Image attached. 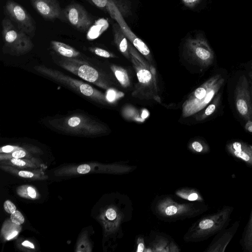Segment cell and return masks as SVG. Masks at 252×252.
I'll return each mask as SVG.
<instances>
[{"label":"cell","mask_w":252,"mask_h":252,"mask_svg":"<svg viewBox=\"0 0 252 252\" xmlns=\"http://www.w3.org/2000/svg\"><path fill=\"white\" fill-rule=\"evenodd\" d=\"M150 209L158 220L171 222L197 217L206 212L209 207L204 202H180L173 194H164L154 198Z\"/></svg>","instance_id":"obj_1"},{"label":"cell","mask_w":252,"mask_h":252,"mask_svg":"<svg viewBox=\"0 0 252 252\" xmlns=\"http://www.w3.org/2000/svg\"><path fill=\"white\" fill-rule=\"evenodd\" d=\"M128 49L130 61L138 80L132 95L140 99H154L159 101L156 69L129 42Z\"/></svg>","instance_id":"obj_2"},{"label":"cell","mask_w":252,"mask_h":252,"mask_svg":"<svg viewBox=\"0 0 252 252\" xmlns=\"http://www.w3.org/2000/svg\"><path fill=\"white\" fill-rule=\"evenodd\" d=\"M133 211L132 202L126 194H114L112 202L105 211L106 230L111 238L113 248H116L124 237L123 225L132 220Z\"/></svg>","instance_id":"obj_3"},{"label":"cell","mask_w":252,"mask_h":252,"mask_svg":"<svg viewBox=\"0 0 252 252\" xmlns=\"http://www.w3.org/2000/svg\"><path fill=\"white\" fill-rule=\"evenodd\" d=\"M234 207L224 206L218 211L205 215L192 224L183 236L185 242L206 240L227 227Z\"/></svg>","instance_id":"obj_4"},{"label":"cell","mask_w":252,"mask_h":252,"mask_svg":"<svg viewBox=\"0 0 252 252\" xmlns=\"http://www.w3.org/2000/svg\"><path fill=\"white\" fill-rule=\"evenodd\" d=\"M224 78L216 74L197 88L182 105V117L187 118L197 114L213 100L223 85Z\"/></svg>","instance_id":"obj_5"},{"label":"cell","mask_w":252,"mask_h":252,"mask_svg":"<svg viewBox=\"0 0 252 252\" xmlns=\"http://www.w3.org/2000/svg\"><path fill=\"white\" fill-rule=\"evenodd\" d=\"M184 51L191 61L201 67H207L214 62V51L207 40L201 35L187 38Z\"/></svg>","instance_id":"obj_6"},{"label":"cell","mask_w":252,"mask_h":252,"mask_svg":"<svg viewBox=\"0 0 252 252\" xmlns=\"http://www.w3.org/2000/svg\"><path fill=\"white\" fill-rule=\"evenodd\" d=\"M4 12L18 29L30 37L34 36L35 23L24 7L13 0H8L4 6Z\"/></svg>","instance_id":"obj_7"},{"label":"cell","mask_w":252,"mask_h":252,"mask_svg":"<svg viewBox=\"0 0 252 252\" xmlns=\"http://www.w3.org/2000/svg\"><path fill=\"white\" fill-rule=\"evenodd\" d=\"M2 36L5 46L16 51H27L32 46L29 36L14 26L8 18L1 21Z\"/></svg>","instance_id":"obj_8"},{"label":"cell","mask_w":252,"mask_h":252,"mask_svg":"<svg viewBox=\"0 0 252 252\" xmlns=\"http://www.w3.org/2000/svg\"><path fill=\"white\" fill-rule=\"evenodd\" d=\"M120 9L118 3L114 0H111L107 11L116 21L130 42L150 63H151L152 57L149 47L130 30L124 20L123 15Z\"/></svg>","instance_id":"obj_9"},{"label":"cell","mask_w":252,"mask_h":252,"mask_svg":"<svg viewBox=\"0 0 252 252\" xmlns=\"http://www.w3.org/2000/svg\"><path fill=\"white\" fill-rule=\"evenodd\" d=\"M235 104L239 115L246 121L252 120L250 86L246 76H241L234 90Z\"/></svg>","instance_id":"obj_10"},{"label":"cell","mask_w":252,"mask_h":252,"mask_svg":"<svg viewBox=\"0 0 252 252\" xmlns=\"http://www.w3.org/2000/svg\"><path fill=\"white\" fill-rule=\"evenodd\" d=\"M63 19L76 29L86 32L93 25V20L84 7L78 3H72L63 10Z\"/></svg>","instance_id":"obj_11"},{"label":"cell","mask_w":252,"mask_h":252,"mask_svg":"<svg viewBox=\"0 0 252 252\" xmlns=\"http://www.w3.org/2000/svg\"><path fill=\"white\" fill-rule=\"evenodd\" d=\"M147 247L152 252H179L180 247L175 240L165 233L152 230L147 241Z\"/></svg>","instance_id":"obj_12"},{"label":"cell","mask_w":252,"mask_h":252,"mask_svg":"<svg viewBox=\"0 0 252 252\" xmlns=\"http://www.w3.org/2000/svg\"><path fill=\"white\" fill-rule=\"evenodd\" d=\"M240 226V221H235L229 227H226L216 234L205 252H223Z\"/></svg>","instance_id":"obj_13"},{"label":"cell","mask_w":252,"mask_h":252,"mask_svg":"<svg viewBox=\"0 0 252 252\" xmlns=\"http://www.w3.org/2000/svg\"><path fill=\"white\" fill-rule=\"evenodd\" d=\"M30 1L34 9L44 19L63 20V10L57 0H30Z\"/></svg>","instance_id":"obj_14"},{"label":"cell","mask_w":252,"mask_h":252,"mask_svg":"<svg viewBox=\"0 0 252 252\" xmlns=\"http://www.w3.org/2000/svg\"><path fill=\"white\" fill-rule=\"evenodd\" d=\"M225 149L229 155L252 167V145L243 141H232L226 144Z\"/></svg>","instance_id":"obj_15"},{"label":"cell","mask_w":252,"mask_h":252,"mask_svg":"<svg viewBox=\"0 0 252 252\" xmlns=\"http://www.w3.org/2000/svg\"><path fill=\"white\" fill-rule=\"evenodd\" d=\"M113 32L114 42L118 49L123 55L130 61L128 41L117 23H114L113 25Z\"/></svg>","instance_id":"obj_16"},{"label":"cell","mask_w":252,"mask_h":252,"mask_svg":"<svg viewBox=\"0 0 252 252\" xmlns=\"http://www.w3.org/2000/svg\"><path fill=\"white\" fill-rule=\"evenodd\" d=\"M175 195L189 202H204V198L199 190L193 188L185 187L178 189L175 191Z\"/></svg>","instance_id":"obj_17"},{"label":"cell","mask_w":252,"mask_h":252,"mask_svg":"<svg viewBox=\"0 0 252 252\" xmlns=\"http://www.w3.org/2000/svg\"><path fill=\"white\" fill-rule=\"evenodd\" d=\"M221 97V94L218 93L205 109L197 113L195 117V120L198 121H203L214 113L220 105Z\"/></svg>","instance_id":"obj_18"},{"label":"cell","mask_w":252,"mask_h":252,"mask_svg":"<svg viewBox=\"0 0 252 252\" xmlns=\"http://www.w3.org/2000/svg\"><path fill=\"white\" fill-rule=\"evenodd\" d=\"M241 245L245 252L252 251V208L249 219L245 228L241 239Z\"/></svg>","instance_id":"obj_19"},{"label":"cell","mask_w":252,"mask_h":252,"mask_svg":"<svg viewBox=\"0 0 252 252\" xmlns=\"http://www.w3.org/2000/svg\"><path fill=\"white\" fill-rule=\"evenodd\" d=\"M51 44L52 48L57 52L63 56L72 58L77 57L79 55V52L64 43L57 41H52Z\"/></svg>","instance_id":"obj_20"},{"label":"cell","mask_w":252,"mask_h":252,"mask_svg":"<svg viewBox=\"0 0 252 252\" xmlns=\"http://www.w3.org/2000/svg\"><path fill=\"white\" fill-rule=\"evenodd\" d=\"M188 147L189 150L194 154H206L210 151L209 145L205 141L200 139L190 140L188 144Z\"/></svg>","instance_id":"obj_21"},{"label":"cell","mask_w":252,"mask_h":252,"mask_svg":"<svg viewBox=\"0 0 252 252\" xmlns=\"http://www.w3.org/2000/svg\"><path fill=\"white\" fill-rule=\"evenodd\" d=\"M77 73L80 77L90 82L96 81L99 76L96 69L86 64L80 66Z\"/></svg>","instance_id":"obj_22"},{"label":"cell","mask_w":252,"mask_h":252,"mask_svg":"<svg viewBox=\"0 0 252 252\" xmlns=\"http://www.w3.org/2000/svg\"><path fill=\"white\" fill-rule=\"evenodd\" d=\"M111 68L116 78L123 87L127 88L130 86L129 77L125 68L116 65H112Z\"/></svg>","instance_id":"obj_23"},{"label":"cell","mask_w":252,"mask_h":252,"mask_svg":"<svg viewBox=\"0 0 252 252\" xmlns=\"http://www.w3.org/2000/svg\"><path fill=\"white\" fill-rule=\"evenodd\" d=\"M125 94L114 89H109L106 94V100L110 103H113L120 98L123 97Z\"/></svg>","instance_id":"obj_24"},{"label":"cell","mask_w":252,"mask_h":252,"mask_svg":"<svg viewBox=\"0 0 252 252\" xmlns=\"http://www.w3.org/2000/svg\"><path fill=\"white\" fill-rule=\"evenodd\" d=\"M146 248L144 236L139 234L135 237L134 251L135 252H144Z\"/></svg>","instance_id":"obj_25"},{"label":"cell","mask_w":252,"mask_h":252,"mask_svg":"<svg viewBox=\"0 0 252 252\" xmlns=\"http://www.w3.org/2000/svg\"><path fill=\"white\" fill-rule=\"evenodd\" d=\"M96 7L107 11L111 0H85Z\"/></svg>","instance_id":"obj_26"},{"label":"cell","mask_w":252,"mask_h":252,"mask_svg":"<svg viewBox=\"0 0 252 252\" xmlns=\"http://www.w3.org/2000/svg\"><path fill=\"white\" fill-rule=\"evenodd\" d=\"M93 52L96 55L106 58H114L115 56L108 51L99 48L92 49Z\"/></svg>","instance_id":"obj_27"},{"label":"cell","mask_w":252,"mask_h":252,"mask_svg":"<svg viewBox=\"0 0 252 252\" xmlns=\"http://www.w3.org/2000/svg\"><path fill=\"white\" fill-rule=\"evenodd\" d=\"M10 219L13 222L16 224H21L24 222V218L18 211H15L11 214Z\"/></svg>","instance_id":"obj_28"},{"label":"cell","mask_w":252,"mask_h":252,"mask_svg":"<svg viewBox=\"0 0 252 252\" xmlns=\"http://www.w3.org/2000/svg\"><path fill=\"white\" fill-rule=\"evenodd\" d=\"M79 90L81 93L86 96H91L94 93L93 88L88 84L83 83L80 85Z\"/></svg>","instance_id":"obj_29"},{"label":"cell","mask_w":252,"mask_h":252,"mask_svg":"<svg viewBox=\"0 0 252 252\" xmlns=\"http://www.w3.org/2000/svg\"><path fill=\"white\" fill-rule=\"evenodd\" d=\"M5 211L9 214H12L16 211V206L9 200H6L3 205Z\"/></svg>","instance_id":"obj_30"},{"label":"cell","mask_w":252,"mask_h":252,"mask_svg":"<svg viewBox=\"0 0 252 252\" xmlns=\"http://www.w3.org/2000/svg\"><path fill=\"white\" fill-rule=\"evenodd\" d=\"M183 4L189 8L195 7L202 0H181Z\"/></svg>","instance_id":"obj_31"},{"label":"cell","mask_w":252,"mask_h":252,"mask_svg":"<svg viewBox=\"0 0 252 252\" xmlns=\"http://www.w3.org/2000/svg\"><path fill=\"white\" fill-rule=\"evenodd\" d=\"M81 122L80 119L78 117L70 118L67 122L68 125L71 127H75L78 126Z\"/></svg>","instance_id":"obj_32"},{"label":"cell","mask_w":252,"mask_h":252,"mask_svg":"<svg viewBox=\"0 0 252 252\" xmlns=\"http://www.w3.org/2000/svg\"><path fill=\"white\" fill-rule=\"evenodd\" d=\"M90 166L88 164L79 165L77 168V172L80 174L88 173L90 171Z\"/></svg>","instance_id":"obj_33"},{"label":"cell","mask_w":252,"mask_h":252,"mask_svg":"<svg viewBox=\"0 0 252 252\" xmlns=\"http://www.w3.org/2000/svg\"><path fill=\"white\" fill-rule=\"evenodd\" d=\"M26 155V153L23 150H17L14 152L12 156L14 158H23Z\"/></svg>","instance_id":"obj_34"},{"label":"cell","mask_w":252,"mask_h":252,"mask_svg":"<svg viewBox=\"0 0 252 252\" xmlns=\"http://www.w3.org/2000/svg\"><path fill=\"white\" fill-rule=\"evenodd\" d=\"M20 176L24 178H32L33 176L32 172L26 171H21L19 172Z\"/></svg>","instance_id":"obj_35"},{"label":"cell","mask_w":252,"mask_h":252,"mask_svg":"<svg viewBox=\"0 0 252 252\" xmlns=\"http://www.w3.org/2000/svg\"><path fill=\"white\" fill-rule=\"evenodd\" d=\"M11 162L17 166H24L26 164L25 162L20 158H13L11 159Z\"/></svg>","instance_id":"obj_36"},{"label":"cell","mask_w":252,"mask_h":252,"mask_svg":"<svg viewBox=\"0 0 252 252\" xmlns=\"http://www.w3.org/2000/svg\"><path fill=\"white\" fill-rule=\"evenodd\" d=\"M245 129L248 132H252V120H248L246 121L245 125Z\"/></svg>","instance_id":"obj_37"},{"label":"cell","mask_w":252,"mask_h":252,"mask_svg":"<svg viewBox=\"0 0 252 252\" xmlns=\"http://www.w3.org/2000/svg\"><path fill=\"white\" fill-rule=\"evenodd\" d=\"M14 149V147L12 146H10V145H7V146H5L4 147H2L1 149H0V152H4V153H10L11 152H12Z\"/></svg>","instance_id":"obj_38"},{"label":"cell","mask_w":252,"mask_h":252,"mask_svg":"<svg viewBox=\"0 0 252 252\" xmlns=\"http://www.w3.org/2000/svg\"><path fill=\"white\" fill-rule=\"evenodd\" d=\"M29 195L32 198H35L36 196V193L34 189L31 187L28 188L27 189Z\"/></svg>","instance_id":"obj_39"},{"label":"cell","mask_w":252,"mask_h":252,"mask_svg":"<svg viewBox=\"0 0 252 252\" xmlns=\"http://www.w3.org/2000/svg\"><path fill=\"white\" fill-rule=\"evenodd\" d=\"M22 245L26 247H29L32 249L34 248L33 245L28 241H25L22 243Z\"/></svg>","instance_id":"obj_40"},{"label":"cell","mask_w":252,"mask_h":252,"mask_svg":"<svg viewBox=\"0 0 252 252\" xmlns=\"http://www.w3.org/2000/svg\"><path fill=\"white\" fill-rule=\"evenodd\" d=\"M18 234V232L17 231H14L13 232H12L11 234H10L7 238V240H10L12 238H13V237H14L15 236H16Z\"/></svg>","instance_id":"obj_41"},{"label":"cell","mask_w":252,"mask_h":252,"mask_svg":"<svg viewBox=\"0 0 252 252\" xmlns=\"http://www.w3.org/2000/svg\"><path fill=\"white\" fill-rule=\"evenodd\" d=\"M250 92H251V96L252 99V85L250 86Z\"/></svg>","instance_id":"obj_42"},{"label":"cell","mask_w":252,"mask_h":252,"mask_svg":"<svg viewBox=\"0 0 252 252\" xmlns=\"http://www.w3.org/2000/svg\"></svg>","instance_id":"obj_43"},{"label":"cell","mask_w":252,"mask_h":252,"mask_svg":"<svg viewBox=\"0 0 252 252\" xmlns=\"http://www.w3.org/2000/svg\"></svg>","instance_id":"obj_44"}]
</instances>
